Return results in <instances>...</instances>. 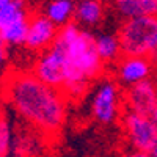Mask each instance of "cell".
Returning <instances> with one entry per match:
<instances>
[{
    "label": "cell",
    "mask_w": 157,
    "mask_h": 157,
    "mask_svg": "<svg viewBox=\"0 0 157 157\" xmlns=\"http://www.w3.org/2000/svg\"><path fill=\"white\" fill-rule=\"evenodd\" d=\"M0 46H5V44H3V41H2V39H0Z\"/></svg>",
    "instance_id": "22"
},
{
    "label": "cell",
    "mask_w": 157,
    "mask_h": 157,
    "mask_svg": "<svg viewBox=\"0 0 157 157\" xmlns=\"http://www.w3.org/2000/svg\"><path fill=\"white\" fill-rule=\"evenodd\" d=\"M54 46L60 49L63 57V93L74 99L82 96L90 82L99 77L104 68L96 50L94 36L88 30H82L77 22H69L60 29Z\"/></svg>",
    "instance_id": "2"
},
{
    "label": "cell",
    "mask_w": 157,
    "mask_h": 157,
    "mask_svg": "<svg viewBox=\"0 0 157 157\" xmlns=\"http://www.w3.org/2000/svg\"><path fill=\"white\" fill-rule=\"evenodd\" d=\"M152 61L146 57L123 55L116 61V78L121 85L130 88L146 78H151Z\"/></svg>",
    "instance_id": "8"
},
{
    "label": "cell",
    "mask_w": 157,
    "mask_h": 157,
    "mask_svg": "<svg viewBox=\"0 0 157 157\" xmlns=\"http://www.w3.org/2000/svg\"><path fill=\"white\" fill-rule=\"evenodd\" d=\"M149 155H151V157H157V143H155V145L151 148V151H149Z\"/></svg>",
    "instance_id": "18"
},
{
    "label": "cell",
    "mask_w": 157,
    "mask_h": 157,
    "mask_svg": "<svg viewBox=\"0 0 157 157\" xmlns=\"http://www.w3.org/2000/svg\"><path fill=\"white\" fill-rule=\"evenodd\" d=\"M11 148V130L6 121L0 124V157H8Z\"/></svg>",
    "instance_id": "16"
},
{
    "label": "cell",
    "mask_w": 157,
    "mask_h": 157,
    "mask_svg": "<svg viewBox=\"0 0 157 157\" xmlns=\"http://www.w3.org/2000/svg\"><path fill=\"white\" fill-rule=\"evenodd\" d=\"M2 66H3V63H2V61H0V69H2Z\"/></svg>",
    "instance_id": "23"
},
{
    "label": "cell",
    "mask_w": 157,
    "mask_h": 157,
    "mask_svg": "<svg viewBox=\"0 0 157 157\" xmlns=\"http://www.w3.org/2000/svg\"><path fill=\"white\" fill-rule=\"evenodd\" d=\"M33 74L46 85L63 91L64 86V71H63V57L57 46L52 44L46 49L33 66Z\"/></svg>",
    "instance_id": "6"
},
{
    "label": "cell",
    "mask_w": 157,
    "mask_h": 157,
    "mask_svg": "<svg viewBox=\"0 0 157 157\" xmlns=\"http://www.w3.org/2000/svg\"><path fill=\"white\" fill-rule=\"evenodd\" d=\"M2 96L27 123L44 134H57L66 120V94L41 82L33 72H11Z\"/></svg>",
    "instance_id": "1"
},
{
    "label": "cell",
    "mask_w": 157,
    "mask_h": 157,
    "mask_svg": "<svg viewBox=\"0 0 157 157\" xmlns=\"http://www.w3.org/2000/svg\"><path fill=\"white\" fill-rule=\"evenodd\" d=\"M123 157H151L149 152H143V151H135V149H129L123 154Z\"/></svg>",
    "instance_id": "17"
},
{
    "label": "cell",
    "mask_w": 157,
    "mask_h": 157,
    "mask_svg": "<svg viewBox=\"0 0 157 157\" xmlns=\"http://www.w3.org/2000/svg\"><path fill=\"white\" fill-rule=\"evenodd\" d=\"M123 55L157 60V16L126 19L118 32Z\"/></svg>",
    "instance_id": "3"
},
{
    "label": "cell",
    "mask_w": 157,
    "mask_h": 157,
    "mask_svg": "<svg viewBox=\"0 0 157 157\" xmlns=\"http://www.w3.org/2000/svg\"><path fill=\"white\" fill-rule=\"evenodd\" d=\"M74 17L77 24L94 27L104 17V6L99 0H80L75 6Z\"/></svg>",
    "instance_id": "12"
},
{
    "label": "cell",
    "mask_w": 157,
    "mask_h": 157,
    "mask_svg": "<svg viewBox=\"0 0 157 157\" xmlns=\"http://www.w3.org/2000/svg\"><path fill=\"white\" fill-rule=\"evenodd\" d=\"M124 104L129 112L152 116L157 105V80L146 78L127 88L124 94Z\"/></svg>",
    "instance_id": "7"
},
{
    "label": "cell",
    "mask_w": 157,
    "mask_h": 157,
    "mask_svg": "<svg viewBox=\"0 0 157 157\" xmlns=\"http://www.w3.org/2000/svg\"><path fill=\"white\" fill-rule=\"evenodd\" d=\"M121 104L120 86L110 78H104L91 98V116L99 124H112L120 116Z\"/></svg>",
    "instance_id": "5"
},
{
    "label": "cell",
    "mask_w": 157,
    "mask_h": 157,
    "mask_svg": "<svg viewBox=\"0 0 157 157\" xmlns=\"http://www.w3.org/2000/svg\"><path fill=\"white\" fill-rule=\"evenodd\" d=\"M8 2H10V0H0V10H2V8H3V6H5Z\"/></svg>",
    "instance_id": "21"
},
{
    "label": "cell",
    "mask_w": 157,
    "mask_h": 157,
    "mask_svg": "<svg viewBox=\"0 0 157 157\" xmlns=\"http://www.w3.org/2000/svg\"><path fill=\"white\" fill-rule=\"evenodd\" d=\"M58 27L49 21L44 14H38L29 21V33L25 46L30 50H46L55 43L58 36Z\"/></svg>",
    "instance_id": "9"
},
{
    "label": "cell",
    "mask_w": 157,
    "mask_h": 157,
    "mask_svg": "<svg viewBox=\"0 0 157 157\" xmlns=\"http://www.w3.org/2000/svg\"><path fill=\"white\" fill-rule=\"evenodd\" d=\"M98 55L102 63H116L123 55V49L118 35L113 33H101L94 36Z\"/></svg>",
    "instance_id": "11"
},
{
    "label": "cell",
    "mask_w": 157,
    "mask_h": 157,
    "mask_svg": "<svg viewBox=\"0 0 157 157\" xmlns=\"http://www.w3.org/2000/svg\"><path fill=\"white\" fill-rule=\"evenodd\" d=\"M29 19V13L25 8L24 0H10V2L0 10V30L6 29L8 25Z\"/></svg>",
    "instance_id": "14"
},
{
    "label": "cell",
    "mask_w": 157,
    "mask_h": 157,
    "mask_svg": "<svg viewBox=\"0 0 157 157\" xmlns=\"http://www.w3.org/2000/svg\"><path fill=\"white\" fill-rule=\"evenodd\" d=\"M29 21L30 19H24L19 22H14L8 25L6 29L0 30V39L3 41V44L8 46H22L25 44L29 33Z\"/></svg>",
    "instance_id": "15"
},
{
    "label": "cell",
    "mask_w": 157,
    "mask_h": 157,
    "mask_svg": "<svg viewBox=\"0 0 157 157\" xmlns=\"http://www.w3.org/2000/svg\"><path fill=\"white\" fill-rule=\"evenodd\" d=\"M123 130L130 149L149 152L157 143V124L152 116L126 110L123 115Z\"/></svg>",
    "instance_id": "4"
},
{
    "label": "cell",
    "mask_w": 157,
    "mask_h": 157,
    "mask_svg": "<svg viewBox=\"0 0 157 157\" xmlns=\"http://www.w3.org/2000/svg\"><path fill=\"white\" fill-rule=\"evenodd\" d=\"M115 8L124 19L157 16V0H115Z\"/></svg>",
    "instance_id": "10"
},
{
    "label": "cell",
    "mask_w": 157,
    "mask_h": 157,
    "mask_svg": "<svg viewBox=\"0 0 157 157\" xmlns=\"http://www.w3.org/2000/svg\"><path fill=\"white\" fill-rule=\"evenodd\" d=\"M152 120H154L155 124H157V105H155V110H154V113H152Z\"/></svg>",
    "instance_id": "20"
},
{
    "label": "cell",
    "mask_w": 157,
    "mask_h": 157,
    "mask_svg": "<svg viewBox=\"0 0 157 157\" xmlns=\"http://www.w3.org/2000/svg\"><path fill=\"white\" fill-rule=\"evenodd\" d=\"M75 5L74 0H50L46 6V17L52 21L57 27L68 25L71 17L74 16Z\"/></svg>",
    "instance_id": "13"
},
{
    "label": "cell",
    "mask_w": 157,
    "mask_h": 157,
    "mask_svg": "<svg viewBox=\"0 0 157 157\" xmlns=\"http://www.w3.org/2000/svg\"><path fill=\"white\" fill-rule=\"evenodd\" d=\"M5 120H3V109H2V105H0V124H2Z\"/></svg>",
    "instance_id": "19"
}]
</instances>
